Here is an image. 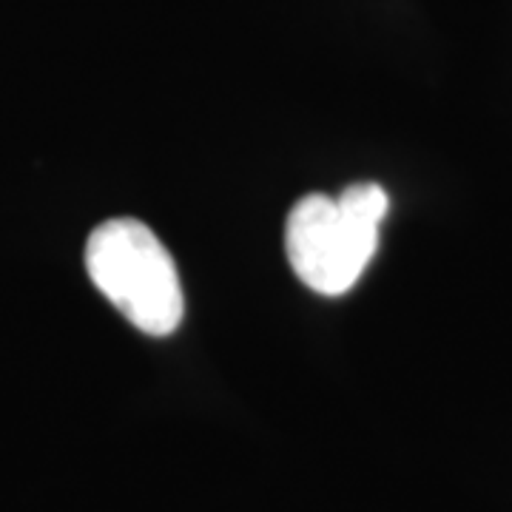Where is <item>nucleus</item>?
<instances>
[{
	"mask_svg": "<svg viewBox=\"0 0 512 512\" xmlns=\"http://www.w3.org/2000/svg\"><path fill=\"white\" fill-rule=\"evenodd\" d=\"M390 197L379 183H353L342 194H308L285 220L293 274L322 296H342L362 279L379 248Z\"/></svg>",
	"mask_w": 512,
	"mask_h": 512,
	"instance_id": "obj_1",
	"label": "nucleus"
},
{
	"mask_svg": "<svg viewBox=\"0 0 512 512\" xmlns=\"http://www.w3.org/2000/svg\"><path fill=\"white\" fill-rule=\"evenodd\" d=\"M86 271L94 288L148 336H171L185 313L174 256L146 222L106 220L86 242Z\"/></svg>",
	"mask_w": 512,
	"mask_h": 512,
	"instance_id": "obj_2",
	"label": "nucleus"
}]
</instances>
